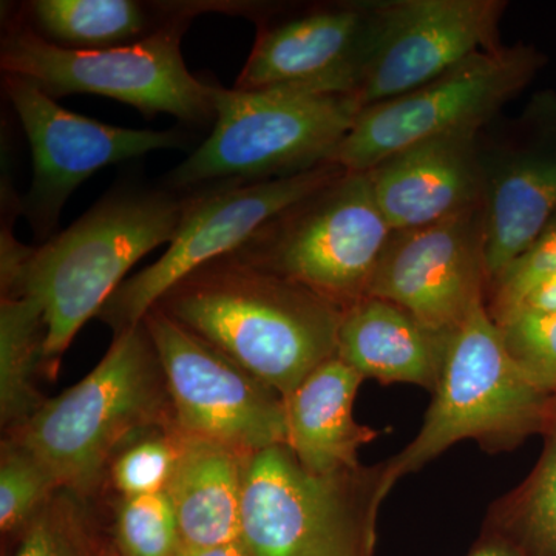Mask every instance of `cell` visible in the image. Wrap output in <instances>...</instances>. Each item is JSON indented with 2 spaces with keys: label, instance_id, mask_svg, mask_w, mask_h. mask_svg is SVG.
I'll return each instance as SVG.
<instances>
[{
  "label": "cell",
  "instance_id": "1",
  "mask_svg": "<svg viewBox=\"0 0 556 556\" xmlns=\"http://www.w3.org/2000/svg\"><path fill=\"white\" fill-rule=\"evenodd\" d=\"M185 206L186 195L167 190L121 189L42 247H24L3 228L2 294L31 299L42 311L47 378H56L70 343L131 266L175 239Z\"/></svg>",
  "mask_w": 556,
  "mask_h": 556
},
{
  "label": "cell",
  "instance_id": "2",
  "mask_svg": "<svg viewBox=\"0 0 556 556\" xmlns=\"http://www.w3.org/2000/svg\"><path fill=\"white\" fill-rule=\"evenodd\" d=\"M153 308L285 399L314 369L338 356L343 309L230 254L181 278Z\"/></svg>",
  "mask_w": 556,
  "mask_h": 556
},
{
  "label": "cell",
  "instance_id": "3",
  "mask_svg": "<svg viewBox=\"0 0 556 556\" xmlns=\"http://www.w3.org/2000/svg\"><path fill=\"white\" fill-rule=\"evenodd\" d=\"M177 428L166 378L144 321L115 334L86 378L47 399L10 439L35 453L62 490L90 503L108 484L113 459L131 441Z\"/></svg>",
  "mask_w": 556,
  "mask_h": 556
},
{
  "label": "cell",
  "instance_id": "4",
  "mask_svg": "<svg viewBox=\"0 0 556 556\" xmlns=\"http://www.w3.org/2000/svg\"><path fill=\"white\" fill-rule=\"evenodd\" d=\"M214 129L170 172L177 190L204 182L265 181L328 163L361 115L356 93L313 87H214Z\"/></svg>",
  "mask_w": 556,
  "mask_h": 556
},
{
  "label": "cell",
  "instance_id": "5",
  "mask_svg": "<svg viewBox=\"0 0 556 556\" xmlns=\"http://www.w3.org/2000/svg\"><path fill=\"white\" fill-rule=\"evenodd\" d=\"M388 460L313 473L287 444L248 457L240 540L252 556H375Z\"/></svg>",
  "mask_w": 556,
  "mask_h": 556
},
{
  "label": "cell",
  "instance_id": "6",
  "mask_svg": "<svg viewBox=\"0 0 556 556\" xmlns=\"http://www.w3.org/2000/svg\"><path fill=\"white\" fill-rule=\"evenodd\" d=\"M556 396L532 382L504 343L485 303L450 338L447 357L416 438L388 460L391 484L415 473L457 442L486 453L514 452L551 422Z\"/></svg>",
  "mask_w": 556,
  "mask_h": 556
},
{
  "label": "cell",
  "instance_id": "7",
  "mask_svg": "<svg viewBox=\"0 0 556 556\" xmlns=\"http://www.w3.org/2000/svg\"><path fill=\"white\" fill-rule=\"evenodd\" d=\"M391 233L368 172H345L269 219L230 255L345 311L367 298Z\"/></svg>",
  "mask_w": 556,
  "mask_h": 556
},
{
  "label": "cell",
  "instance_id": "8",
  "mask_svg": "<svg viewBox=\"0 0 556 556\" xmlns=\"http://www.w3.org/2000/svg\"><path fill=\"white\" fill-rule=\"evenodd\" d=\"M178 17L148 38L101 50H76L43 39L21 21L10 25L0 47L3 75L36 84L51 98L100 94L144 115L167 113L186 123L214 118V86L201 83L182 60Z\"/></svg>",
  "mask_w": 556,
  "mask_h": 556
},
{
  "label": "cell",
  "instance_id": "9",
  "mask_svg": "<svg viewBox=\"0 0 556 556\" xmlns=\"http://www.w3.org/2000/svg\"><path fill=\"white\" fill-rule=\"evenodd\" d=\"M544 56L532 47H493L407 94L362 110L328 163L368 172L413 146L479 130L536 75Z\"/></svg>",
  "mask_w": 556,
  "mask_h": 556
},
{
  "label": "cell",
  "instance_id": "10",
  "mask_svg": "<svg viewBox=\"0 0 556 556\" xmlns=\"http://www.w3.org/2000/svg\"><path fill=\"white\" fill-rule=\"evenodd\" d=\"M343 174L342 167L325 163L289 177L218 182L211 189L188 193L177 236L166 254L127 278L102 306L98 318L115 334L137 327L181 278L212 260L232 254L269 219Z\"/></svg>",
  "mask_w": 556,
  "mask_h": 556
},
{
  "label": "cell",
  "instance_id": "11",
  "mask_svg": "<svg viewBox=\"0 0 556 556\" xmlns=\"http://www.w3.org/2000/svg\"><path fill=\"white\" fill-rule=\"evenodd\" d=\"M142 321L159 353L181 433L243 456L287 442L280 393L163 311L150 309Z\"/></svg>",
  "mask_w": 556,
  "mask_h": 556
},
{
  "label": "cell",
  "instance_id": "12",
  "mask_svg": "<svg viewBox=\"0 0 556 556\" xmlns=\"http://www.w3.org/2000/svg\"><path fill=\"white\" fill-rule=\"evenodd\" d=\"M3 91L31 149V188L20 206L39 239H49L70 195L98 170L188 141L175 130L126 129L70 112L16 76L3 75Z\"/></svg>",
  "mask_w": 556,
  "mask_h": 556
},
{
  "label": "cell",
  "instance_id": "13",
  "mask_svg": "<svg viewBox=\"0 0 556 556\" xmlns=\"http://www.w3.org/2000/svg\"><path fill=\"white\" fill-rule=\"evenodd\" d=\"M500 0H404L372 13L356 97L362 108L394 100L493 49Z\"/></svg>",
  "mask_w": 556,
  "mask_h": 556
},
{
  "label": "cell",
  "instance_id": "14",
  "mask_svg": "<svg viewBox=\"0 0 556 556\" xmlns=\"http://www.w3.org/2000/svg\"><path fill=\"white\" fill-rule=\"evenodd\" d=\"M482 228L475 207L433 225L394 230L367 298L387 300L439 334L452 336L484 305Z\"/></svg>",
  "mask_w": 556,
  "mask_h": 556
},
{
  "label": "cell",
  "instance_id": "15",
  "mask_svg": "<svg viewBox=\"0 0 556 556\" xmlns=\"http://www.w3.org/2000/svg\"><path fill=\"white\" fill-rule=\"evenodd\" d=\"M372 13L340 7L265 28L258 33L236 89L313 87L356 93Z\"/></svg>",
  "mask_w": 556,
  "mask_h": 556
},
{
  "label": "cell",
  "instance_id": "16",
  "mask_svg": "<svg viewBox=\"0 0 556 556\" xmlns=\"http://www.w3.org/2000/svg\"><path fill=\"white\" fill-rule=\"evenodd\" d=\"M477 130L413 146L368 170L388 225L408 230L475 207L479 190Z\"/></svg>",
  "mask_w": 556,
  "mask_h": 556
},
{
  "label": "cell",
  "instance_id": "17",
  "mask_svg": "<svg viewBox=\"0 0 556 556\" xmlns=\"http://www.w3.org/2000/svg\"><path fill=\"white\" fill-rule=\"evenodd\" d=\"M452 336L431 331L401 306L365 298L343 311L338 357L364 379L434 393Z\"/></svg>",
  "mask_w": 556,
  "mask_h": 556
},
{
  "label": "cell",
  "instance_id": "18",
  "mask_svg": "<svg viewBox=\"0 0 556 556\" xmlns=\"http://www.w3.org/2000/svg\"><path fill=\"white\" fill-rule=\"evenodd\" d=\"M364 380L336 356L285 399V444L306 470L327 475L362 466L358 450L378 438V431L354 419V401Z\"/></svg>",
  "mask_w": 556,
  "mask_h": 556
},
{
  "label": "cell",
  "instance_id": "19",
  "mask_svg": "<svg viewBox=\"0 0 556 556\" xmlns=\"http://www.w3.org/2000/svg\"><path fill=\"white\" fill-rule=\"evenodd\" d=\"M248 457L179 431L178 459L166 493L181 546H217L240 540Z\"/></svg>",
  "mask_w": 556,
  "mask_h": 556
},
{
  "label": "cell",
  "instance_id": "20",
  "mask_svg": "<svg viewBox=\"0 0 556 556\" xmlns=\"http://www.w3.org/2000/svg\"><path fill=\"white\" fill-rule=\"evenodd\" d=\"M556 215V137L506 163L486 200L482 257L486 289L538 239Z\"/></svg>",
  "mask_w": 556,
  "mask_h": 556
},
{
  "label": "cell",
  "instance_id": "21",
  "mask_svg": "<svg viewBox=\"0 0 556 556\" xmlns=\"http://www.w3.org/2000/svg\"><path fill=\"white\" fill-rule=\"evenodd\" d=\"M153 10L134 0H36L21 22L56 46L101 50L137 42L167 25L156 22Z\"/></svg>",
  "mask_w": 556,
  "mask_h": 556
},
{
  "label": "cell",
  "instance_id": "22",
  "mask_svg": "<svg viewBox=\"0 0 556 556\" xmlns=\"http://www.w3.org/2000/svg\"><path fill=\"white\" fill-rule=\"evenodd\" d=\"M46 324L38 303L22 295L0 300V424L7 437L21 430L47 397L38 388L46 375Z\"/></svg>",
  "mask_w": 556,
  "mask_h": 556
},
{
  "label": "cell",
  "instance_id": "23",
  "mask_svg": "<svg viewBox=\"0 0 556 556\" xmlns=\"http://www.w3.org/2000/svg\"><path fill=\"white\" fill-rule=\"evenodd\" d=\"M543 438L536 466L489 507L482 526L522 556H556V407Z\"/></svg>",
  "mask_w": 556,
  "mask_h": 556
},
{
  "label": "cell",
  "instance_id": "24",
  "mask_svg": "<svg viewBox=\"0 0 556 556\" xmlns=\"http://www.w3.org/2000/svg\"><path fill=\"white\" fill-rule=\"evenodd\" d=\"M62 490L35 453L14 439L2 441L0 455V530L20 536L36 515Z\"/></svg>",
  "mask_w": 556,
  "mask_h": 556
},
{
  "label": "cell",
  "instance_id": "25",
  "mask_svg": "<svg viewBox=\"0 0 556 556\" xmlns=\"http://www.w3.org/2000/svg\"><path fill=\"white\" fill-rule=\"evenodd\" d=\"M100 540L89 503L61 490L22 530L13 556H97Z\"/></svg>",
  "mask_w": 556,
  "mask_h": 556
},
{
  "label": "cell",
  "instance_id": "26",
  "mask_svg": "<svg viewBox=\"0 0 556 556\" xmlns=\"http://www.w3.org/2000/svg\"><path fill=\"white\" fill-rule=\"evenodd\" d=\"M110 543L121 556H174L181 546L177 517L167 493L115 496Z\"/></svg>",
  "mask_w": 556,
  "mask_h": 556
},
{
  "label": "cell",
  "instance_id": "27",
  "mask_svg": "<svg viewBox=\"0 0 556 556\" xmlns=\"http://www.w3.org/2000/svg\"><path fill=\"white\" fill-rule=\"evenodd\" d=\"M178 428H159L131 441L110 466L108 484L116 496L164 493L178 459Z\"/></svg>",
  "mask_w": 556,
  "mask_h": 556
},
{
  "label": "cell",
  "instance_id": "28",
  "mask_svg": "<svg viewBox=\"0 0 556 556\" xmlns=\"http://www.w3.org/2000/svg\"><path fill=\"white\" fill-rule=\"evenodd\" d=\"M556 274V215L538 239L490 285L485 308L496 325L504 324L522 300Z\"/></svg>",
  "mask_w": 556,
  "mask_h": 556
},
{
  "label": "cell",
  "instance_id": "29",
  "mask_svg": "<svg viewBox=\"0 0 556 556\" xmlns=\"http://www.w3.org/2000/svg\"><path fill=\"white\" fill-rule=\"evenodd\" d=\"M511 358L544 393L556 396V313H519L497 325Z\"/></svg>",
  "mask_w": 556,
  "mask_h": 556
},
{
  "label": "cell",
  "instance_id": "30",
  "mask_svg": "<svg viewBox=\"0 0 556 556\" xmlns=\"http://www.w3.org/2000/svg\"><path fill=\"white\" fill-rule=\"evenodd\" d=\"M519 313H556V274L555 276L547 278V280H544L543 283L538 285V287L533 289L525 300H522L521 305L518 306V309L515 311L511 316Z\"/></svg>",
  "mask_w": 556,
  "mask_h": 556
},
{
  "label": "cell",
  "instance_id": "31",
  "mask_svg": "<svg viewBox=\"0 0 556 556\" xmlns=\"http://www.w3.org/2000/svg\"><path fill=\"white\" fill-rule=\"evenodd\" d=\"M467 556H522L518 548L504 541L503 538L481 530L477 543L470 548Z\"/></svg>",
  "mask_w": 556,
  "mask_h": 556
},
{
  "label": "cell",
  "instance_id": "32",
  "mask_svg": "<svg viewBox=\"0 0 556 556\" xmlns=\"http://www.w3.org/2000/svg\"><path fill=\"white\" fill-rule=\"evenodd\" d=\"M174 556H252L243 541L217 544V546L190 547L179 546Z\"/></svg>",
  "mask_w": 556,
  "mask_h": 556
},
{
  "label": "cell",
  "instance_id": "33",
  "mask_svg": "<svg viewBox=\"0 0 556 556\" xmlns=\"http://www.w3.org/2000/svg\"><path fill=\"white\" fill-rule=\"evenodd\" d=\"M97 556H121L110 540H104L101 536L100 544H98Z\"/></svg>",
  "mask_w": 556,
  "mask_h": 556
}]
</instances>
